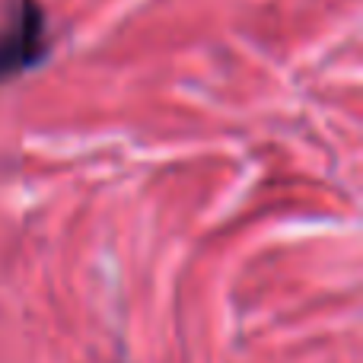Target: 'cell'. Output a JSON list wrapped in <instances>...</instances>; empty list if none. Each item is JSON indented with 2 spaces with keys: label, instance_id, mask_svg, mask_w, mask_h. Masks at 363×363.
Returning a JSON list of instances; mask_svg holds the SVG:
<instances>
[{
  "label": "cell",
  "instance_id": "cell-1",
  "mask_svg": "<svg viewBox=\"0 0 363 363\" xmlns=\"http://www.w3.org/2000/svg\"><path fill=\"white\" fill-rule=\"evenodd\" d=\"M38 55H42V13L32 0H26L19 23L0 35V80L35 64Z\"/></svg>",
  "mask_w": 363,
  "mask_h": 363
}]
</instances>
